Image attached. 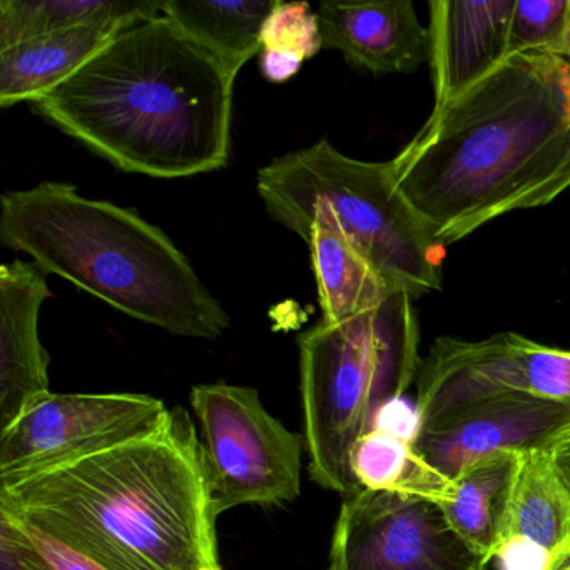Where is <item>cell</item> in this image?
<instances>
[{"label":"cell","instance_id":"6da1fadb","mask_svg":"<svg viewBox=\"0 0 570 570\" xmlns=\"http://www.w3.org/2000/svg\"><path fill=\"white\" fill-rule=\"evenodd\" d=\"M400 191L453 245L570 188V61L525 52L433 109L392 159Z\"/></svg>","mask_w":570,"mask_h":570},{"label":"cell","instance_id":"7a4b0ae2","mask_svg":"<svg viewBox=\"0 0 570 570\" xmlns=\"http://www.w3.org/2000/svg\"><path fill=\"white\" fill-rule=\"evenodd\" d=\"M0 510L108 570L219 566L202 440L183 409L128 442L0 479Z\"/></svg>","mask_w":570,"mask_h":570},{"label":"cell","instance_id":"3957f363","mask_svg":"<svg viewBox=\"0 0 570 570\" xmlns=\"http://www.w3.org/2000/svg\"><path fill=\"white\" fill-rule=\"evenodd\" d=\"M235 81L161 12L125 26L31 106L121 171L191 178L228 165Z\"/></svg>","mask_w":570,"mask_h":570},{"label":"cell","instance_id":"277c9868","mask_svg":"<svg viewBox=\"0 0 570 570\" xmlns=\"http://www.w3.org/2000/svg\"><path fill=\"white\" fill-rule=\"evenodd\" d=\"M0 242L118 312L171 335L215 340L229 315L163 229L122 206L45 181L0 198Z\"/></svg>","mask_w":570,"mask_h":570},{"label":"cell","instance_id":"5b68a950","mask_svg":"<svg viewBox=\"0 0 570 570\" xmlns=\"http://www.w3.org/2000/svg\"><path fill=\"white\" fill-rule=\"evenodd\" d=\"M413 298L395 293L380 308L342 325L320 320L299 335V393L309 476L322 489L360 492L353 445L386 403L419 376L420 332Z\"/></svg>","mask_w":570,"mask_h":570},{"label":"cell","instance_id":"8992f818","mask_svg":"<svg viewBox=\"0 0 570 570\" xmlns=\"http://www.w3.org/2000/svg\"><path fill=\"white\" fill-rule=\"evenodd\" d=\"M266 212L305 242L320 219L335 223L390 288L413 299L442 286L445 246L400 191L392 161H360L323 138L259 169Z\"/></svg>","mask_w":570,"mask_h":570},{"label":"cell","instance_id":"52a82bcc","mask_svg":"<svg viewBox=\"0 0 570 570\" xmlns=\"http://www.w3.org/2000/svg\"><path fill=\"white\" fill-rule=\"evenodd\" d=\"M202 425V453L213 510L282 505L302 493L305 436L286 429L263 405L258 390L202 383L189 393Z\"/></svg>","mask_w":570,"mask_h":570},{"label":"cell","instance_id":"ba28073f","mask_svg":"<svg viewBox=\"0 0 570 570\" xmlns=\"http://www.w3.org/2000/svg\"><path fill=\"white\" fill-rule=\"evenodd\" d=\"M330 560L338 570H489L432 500L360 490L346 497Z\"/></svg>","mask_w":570,"mask_h":570},{"label":"cell","instance_id":"9c48e42d","mask_svg":"<svg viewBox=\"0 0 570 570\" xmlns=\"http://www.w3.org/2000/svg\"><path fill=\"white\" fill-rule=\"evenodd\" d=\"M142 393H49L0 430V479L69 462L155 430L168 415Z\"/></svg>","mask_w":570,"mask_h":570},{"label":"cell","instance_id":"30bf717a","mask_svg":"<svg viewBox=\"0 0 570 570\" xmlns=\"http://www.w3.org/2000/svg\"><path fill=\"white\" fill-rule=\"evenodd\" d=\"M490 393H523L570 405V350L510 332L479 342L435 340L416 376L420 423L446 406Z\"/></svg>","mask_w":570,"mask_h":570},{"label":"cell","instance_id":"8fae6325","mask_svg":"<svg viewBox=\"0 0 570 570\" xmlns=\"http://www.w3.org/2000/svg\"><path fill=\"white\" fill-rule=\"evenodd\" d=\"M570 426L569 403L523 393H490L446 406L420 423L415 449L453 480L495 452H547Z\"/></svg>","mask_w":570,"mask_h":570},{"label":"cell","instance_id":"7c38bea8","mask_svg":"<svg viewBox=\"0 0 570 570\" xmlns=\"http://www.w3.org/2000/svg\"><path fill=\"white\" fill-rule=\"evenodd\" d=\"M517 0H432L430 66L442 108L509 59Z\"/></svg>","mask_w":570,"mask_h":570},{"label":"cell","instance_id":"4fadbf2b","mask_svg":"<svg viewBox=\"0 0 570 570\" xmlns=\"http://www.w3.org/2000/svg\"><path fill=\"white\" fill-rule=\"evenodd\" d=\"M52 292L36 263L0 266V430L51 393L39 316Z\"/></svg>","mask_w":570,"mask_h":570},{"label":"cell","instance_id":"5bb4252c","mask_svg":"<svg viewBox=\"0 0 570 570\" xmlns=\"http://www.w3.org/2000/svg\"><path fill=\"white\" fill-rule=\"evenodd\" d=\"M316 18L323 49L342 52L355 69L372 75H406L430 61L429 28L420 24L410 0H323Z\"/></svg>","mask_w":570,"mask_h":570},{"label":"cell","instance_id":"9a60e30c","mask_svg":"<svg viewBox=\"0 0 570 570\" xmlns=\"http://www.w3.org/2000/svg\"><path fill=\"white\" fill-rule=\"evenodd\" d=\"M318 286L322 320L342 325L380 308L395 295L358 246L335 225L320 219L305 239Z\"/></svg>","mask_w":570,"mask_h":570},{"label":"cell","instance_id":"2e32d148","mask_svg":"<svg viewBox=\"0 0 570 570\" xmlns=\"http://www.w3.org/2000/svg\"><path fill=\"white\" fill-rule=\"evenodd\" d=\"M122 28L89 26L0 49V108L35 102L58 88Z\"/></svg>","mask_w":570,"mask_h":570},{"label":"cell","instance_id":"e0dca14e","mask_svg":"<svg viewBox=\"0 0 570 570\" xmlns=\"http://www.w3.org/2000/svg\"><path fill=\"white\" fill-rule=\"evenodd\" d=\"M523 453L495 452L476 460L453 479L455 495L436 503L452 529L493 560L509 529L510 507Z\"/></svg>","mask_w":570,"mask_h":570},{"label":"cell","instance_id":"ac0fdd59","mask_svg":"<svg viewBox=\"0 0 570 570\" xmlns=\"http://www.w3.org/2000/svg\"><path fill=\"white\" fill-rule=\"evenodd\" d=\"M278 0H163V14L222 59L238 78L263 49V29Z\"/></svg>","mask_w":570,"mask_h":570},{"label":"cell","instance_id":"d6986e66","mask_svg":"<svg viewBox=\"0 0 570 570\" xmlns=\"http://www.w3.org/2000/svg\"><path fill=\"white\" fill-rule=\"evenodd\" d=\"M163 12V0H0V49L89 26H126Z\"/></svg>","mask_w":570,"mask_h":570},{"label":"cell","instance_id":"ffe728a7","mask_svg":"<svg viewBox=\"0 0 570 570\" xmlns=\"http://www.w3.org/2000/svg\"><path fill=\"white\" fill-rule=\"evenodd\" d=\"M353 476L362 490L420 497L435 503L455 495L453 480L433 469L412 440L370 430L360 436L350 455Z\"/></svg>","mask_w":570,"mask_h":570},{"label":"cell","instance_id":"44dd1931","mask_svg":"<svg viewBox=\"0 0 570 570\" xmlns=\"http://www.w3.org/2000/svg\"><path fill=\"white\" fill-rule=\"evenodd\" d=\"M507 535H523L570 560V492L546 452L523 453L513 490Z\"/></svg>","mask_w":570,"mask_h":570},{"label":"cell","instance_id":"7402d4cb","mask_svg":"<svg viewBox=\"0 0 570 570\" xmlns=\"http://www.w3.org/2000/svg\"><path fill=\"white\" fill-rule=\"evenodd\" d=\"M540 52L570 61V0H517L509 56Z\"/></svg>","mask_w":570,"mask_h":570},{"label":"cell","instance_id":"603a6c76","mask_svg":"<svg viewBox=\"0 0 570 570\" xmlns=\"http://www.w3.org/2000/svg\"><path fill=\"white\" fill-rule=\"evenodd\" d=\"M0 539L12 547L28 570H108L28 520L2 510Z\"/></svg>","mask_w":570,"mask_h":570},{"label":"cell","instance_id":"cb8c5ba5","mask_svg":"<svg viewBox=\"0 0 570 570\" xmlns=\"http://www.w3.org/2000/svg\"><path fill=\"white\" fill-rule=\"evenodd\" d=\"M263 49L309 59L323 49L318 18L306 2H279L263 29Z\"/></svg>","mask_w":570,"mask_h":570},{"label":"cell","instance_id":"d4e9b609","mask_svg":"<svg viewBox=\"0 0 570 570\" xmlns=\"http://www.w3.org/2000/svg\"><path fill=\"white\" fill-rule=\"evenodd\" d=\"M493 559L500 570H560L556 553L523 535H507L497 546Z\"/></svg>","mask_w":570,"mask_h":570},{"label":"cell","instance_id":"484cf974","mask_svg":"<svg viewBox=\"0 0 570 570\" xmlns=\"http://www.w3.org/2000/svg\"><path fill=\"white\" fill-rule=\"evenodd\" d=\"M373 429L415 442L420 429L419 413L405 400H393L380 410Z\"/></svg>","mask_w":570,"mask_h":570},{"label":"cell","instance_id":"4316f807","mask_svg":"<svg viewBox=\"0 0 570 570\" xmlns=\"http://www.w3.org/2000/svg\"><path fill=\"white\" fill-rule=\"evenodd\" d=\"M305 59L295 55H286V52L268 51L262 49L259 52V68H262L263 76L269 82H286L298 75Z\"/></svg>","mask_w":570,"mask_h":570},{"label":"cell","instance_id":"83f0119b","mask_svg":"<svg viewBox=\"0 0 570 570\" xmlns=\"http://www.w3.org/2000/svg\"><path fill=\"white\" fill-rule=\"evenodd\" d=\"M547 459L570 492V426L547 449Z\"/></svg>","mask_w":570,"mask_h":570},{"label":"cell","instance_id":"f1b7e54d","mask_svg":"<svg viewBox=\"0 0 570 570\" xmlns=\"http://www.w3.org/2000/svg\"><path fill=\"white\" fill-rule=\"evenodd\" d=\"M0 570H28L22 566L12 547L2 539H0Z\"/></svg>","mask_w":570,"mask_h":570},{"label":"cell","instance_id":"f546056e","mask_svg":"<svg viewBox=\"0 0 570 570\" xmlns=\"http://www.w3.org/2000/svg\"><path fill=\"white\" fill-rule=\"evenodd\" d=\"M198 570H223V569H222V566H206V567H202V569H198Z\"/></svg>","mask_w":570,"mask_h":570},{"label":"cell","instance_id":"4dcf8cb0","mask_svg":"<svg viewBox=\"0 0 570 570\" xmlns=\"http://www.w3.org/2000/svg\"><path fill=\"white\" fill-rule=\"evenodd\" d=\"M326 570H338V566H336V563L333 562V560H330V566L328 569Z\"/></svg>","mask_w":570,"mask_h":570},{"label":"cell","instance_id":"1f68e13d","mask_svg":"<svg viewBox=\"0 0 570 570\" xmlns=\"http://www.w3.org/2000/svg\"><path fill=\"white\" fill-rule=\"evenodd\" d=\"M560 570H570V560L566 563V566L562 567Z\"/></svg>","mask_w":570,"mask_h":570}]
</instances>
